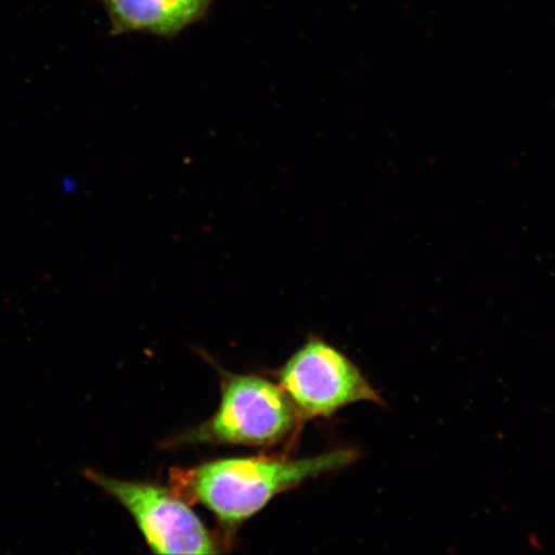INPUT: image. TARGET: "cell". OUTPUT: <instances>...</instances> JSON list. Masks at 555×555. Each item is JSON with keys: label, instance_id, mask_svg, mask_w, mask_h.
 I'll return each instance as SVG.
<instances>
[{"label": "cell", "instance_id": "7a4b0ae2", "mask_svg": "<svg viewBox=\"0 0 555 555\" xmlns=\"http://www.w3.org/2000/svg\"><path fill=\"white\" fill-rule=\"evenodd\" d=\"M302 421L282 387L255 374H227L217 413L178 443L275 446Z\"/></svg>", "mask_w": 555, "mask_h": 555}, {"label": "cell", "instance_id": "3957f363", "mask_svg": "<svg viewBox=\"0 0 555 555\" xmlns=\"http://www.w3.org/2000/svg\"><path fill=\"white\" fill-rule=\"evenodd\" d=\"M82 476L113 496L134 518L156 554H215L218 543L189 503L172 489L149 482L119 480L86 468Z\"/></svg>", "mask_w": 555, "mask_h": 555}, {"label": "cell", "instance_id": "5b68a950", "mask_svg": "<svg viewBox=\"0 0 555 555\" xmlns=\"http://www.w3.org/2000/svg\"><path fill=\"white\" fill-rule=\"evenodd\" d=\"M114 35L143 33L173 38L203 20L215 0H96Z\"/></svg>", "mask_w": 555, "mask_h": 555}, {"label": "cell", "instance_id": "6da1fadb", "mask_svg": "<svg viewBox=\"0 0 555 555\" xmlns=\"http://www.w3.org/2000/svg\"><path fill=\"white\" fill-rule=\"evenodd\" d=\"M357 460L358 451L352 449L300 460L227 457L177 472L172 490L184 501L204 505L225 530L234 531L282 492L310 478L349 467Z\"/></svg>", "mask_w": 555, "mask_h": 555}, {"label": "cell", "instance_id": "277c9868", "mask_svg": "<svg viewBox=\"0 0 555 555\" xmlns=\"http://www.w3.org/2000/svg\"><path fill=\"white\" fill-rule=\"evenodd\" d=\"M278 379L302 421L324 418L358 402H382L357 364L321 338L308 339L281 367Z\"/></svg>", "mask_w": 555, "mask_h": 555}]
</instances>
